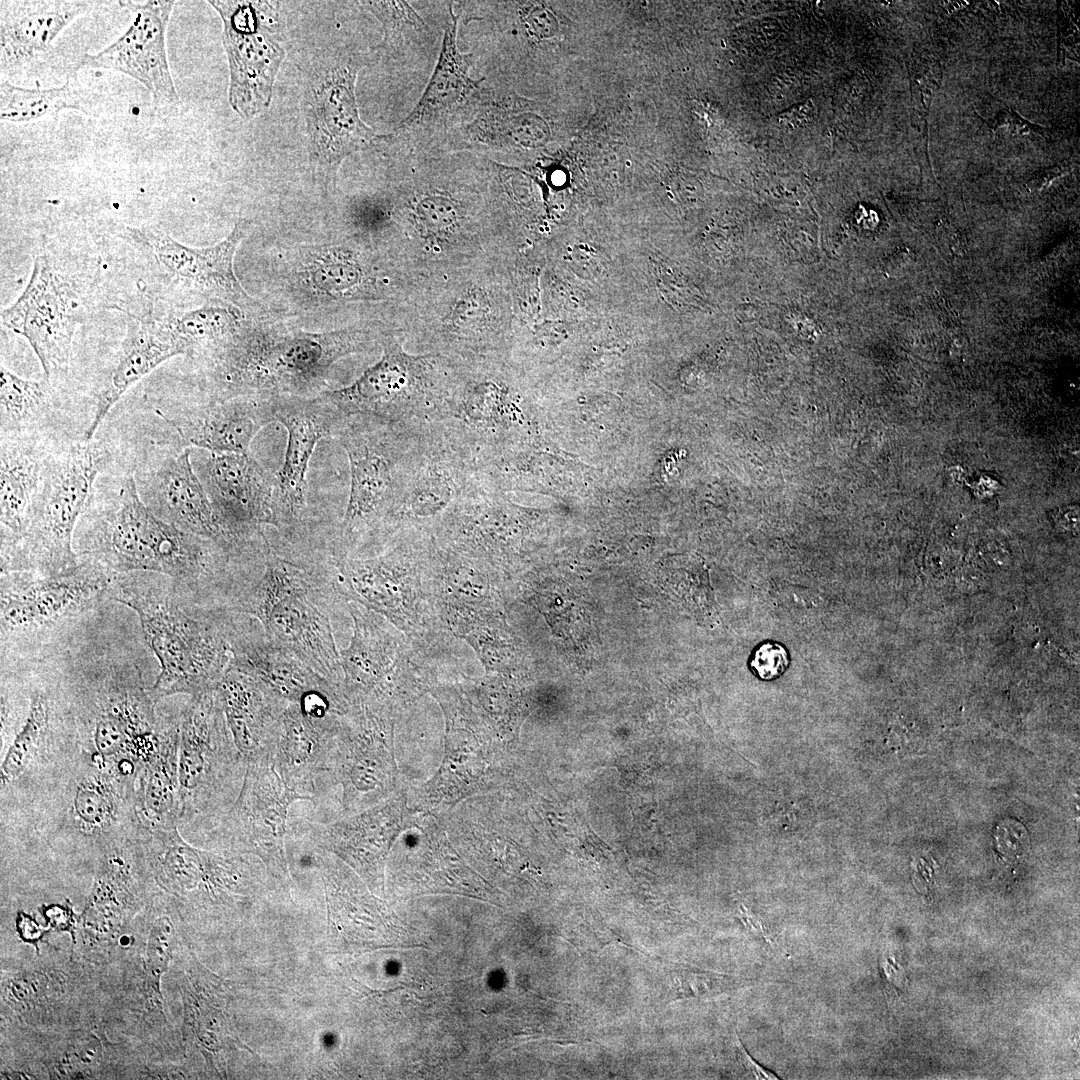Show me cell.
<instances>
[{"mask_svg": "<svg viewBox=\"0 0 1080 1080\" xmlns=\"http://www.w3.org/2000/svg\"><path fill=\"white\" fill-rule=\"evenodd\" d=\"M114 573L91 559L53 575L1 573L2 640L63 624L106 598Z\"/></svg>", "mask_w": 1080, "mask_h": 1080, "instance_id": "18", "label": "cell"}, {"mask_svg": "<svg viewBox=\"0 0 1080 1080\" xmlns=\"http://www.w3.org/2000/svg\"><path fill=\"white\" fill-rule=\"evenodd\" d=\"M193 465L217 513L246 552L272 524L274 475L248 452L207 451Z\"/></svg>", "mask_w": 1080, "mask_h": 1080, "instance_id": "24", "label": "cell"}, {"mask_svg": "<svg viewBox=\"0 0 1080 1080\" xmlns=\"http://www.w3.org/2000/svg\"><path fill=\"white\" fill-rule=\"evenodd\" d=\"M101 100L97 92L78 80L77 69L70 72L62 86L48 89L18 87L0 79V119L6 123L32 122L67 109L96 115Z\"/></svg>", "mask_w": 1080, "mask_h": 1080, "instance_id": "40", "label": "cell"}, {"mask_svg": "<svg viewBox=\"0 0 1080 1080\" xmlns=\"http://www.w3.org/2000/svg\"><path fill=\"white\" fill-rule=\"evenodd\" d=\"M308 268L312 286L331 296L351 290L360 283L362 277L361 268L356 261L333 250L314 255Z\"/></svg>", "mask_w": 1080, "mask_h": 1080, "instance_id": "44", "label": "cell"}, {"mask_svg": "<svg viewBox=\"0 0 1080 1080\" xmlns=\"http://www.w3.org/2000/svg\"><path fill=\"white\" fill-rule=\"evenodd\" d=\"M51 382L24 379L0 367L1 435L41 433L57 404Z\"/></svg>", "mask_w": 1080, "mask_h": 1080, "instance_id": "41", "label": "cell"}, {"mask_svg": "<svg viewBox=\"0 0 1080 1080\" xmlns=\"http://www.w3.org/2000/svg\"><path fill=\"white\" fill-rule=\"evenodd\" d=\"M238 614L231 636L230 666L255 678L287 703H301L307 697L323 694L332 699L338 714L346 711L341 687L272 640L257 619Z\"/></svg>", "mask_w": 1080, "mask_h": 1080, "instance_id": "30", "label": "cell"}, {"mask_svg": "<svg viewBox=\"0 0 1080 1080\" xmlns=\"http://www.w3.org/2000/svg\"><path fill=\"white\" fill-rule=\"evenodd\" d=\"M455 361L444 398L426 427L443 435L472 460L529 434L521 397L496 372L495 364Z\"/></svg>", "mask_w": 1080, "mask_h": 1080, "instance_id": "15", "label": "cell"}, {"mask_svg": "<svg viewBox=\"0 0 1080 1080\" xmlns=\"http://www.w3.org/2000/svg\"><path fill=\"white\" fill-rule=\"evenodd\" d=\"M185 447L136 479L139 494L160 519L221 546L234 560L241 549L212 504Z\"/></svg>", "mask_w": 1080, "mask_h": 1080, "instance_id": "27", "label": "cell"}, {"mask_svg": "<svg viewBox=\"0 0 1080 1080\" xmlns=\"http://www.w3.org/2000/svg\"><path fill=\"white\" fill-rule=\"evenodd\" d=\"M137 772L79 749L36 798L13 818L19 834L38 836L50 846H75L92 866L106 847L137 835Z\"/></svg>", "mask_w": 1080, "mask_h": 1080, "instance_id": "5", "label": "cell"}, {"mask_svg": "<svg viewBox=\"0 0 1080 1080\" xmlns=\"http://www.w3.org/2000/svg\"><path fill=\"white\" fill-rule=\"evenodd\" d=\"M347 604L332 555L267 542L232 602L265 633L330 683L341 687L340 651L331 615Z\"/></svg>", "mask_w": 1080, "mask_h": 1080, "instance_id": "1", "label": "cell"}, {"mask_svg": "<svg viewBox=\"0 0 1080 1080\" xmlns=\"http://www.w3.org/2000/svg\"><path fill=\"white\" fill-rule=\"evenodd\" d=\"M180 715L181 709L168 715L156 751L137 776L136 809L142 827L147 829L179 828Z\"/></svg>", "mask_w": 1080, "mask_h": 1080, "instance_id": "38", "label": "cell"}, {"mask_svg": "<svg viewBox=\"0 0 1080 1080\" xmlns=\"http://www.w3.org/2000/svg\"><path fill=\"white\" fill-rule=\"evenodd\" d=\"M369 342L353 331L231 339L204 356L209 399L316 397L333 364Z\"/></svg>", "mask_w": 1080, "mask_h": 1080, "instance_id": "7", "label": "cell"}, {"mask_svg": "<svg viewBox=\"0 0 1080 1080\" xmlns=\"http://www.w3.org/2000/svg\"><path fill=\"white\" fill-rule=\"evenodd\" d=\"M740 917H741L744 925L748 928V930L750 932H752L754 935L764 939V941H766L767 943H769L771 945L774 943L773 937H772L768 927L765 925V923L760 918H758L753 913L749 912L745 907H742Z\"/></svg>", "mask_w": 1080, "mask_h": 1080, "instance_id": "54", "label": "cell"}, {"mask_svg": "<svg viewBox=\"0 0 1080 1080\" xmlns=\"http://www.w3.org/2000/svg\"><path fill=\"white\" fill-rule=\"evenodd\" d=\"M273 398L239 396L173 413L156 410L180 447L215 453H247L256 434L274 421Z\"/></svg>", "mask_w": 1080, "mask_h": 1080, "instance_id": "33", "label": "cell"}, {"mask_svg": "<svg viewBox=\"0 0 1080 1080\" xmlns=\"http://www.w3.org/2000/svg\"><path fill=\"white\" fill-rule=\"evenodd\" d=\"M1071 165L1069 163H1060L1046 169L1043 173L1037 175L1030 181V185L1034 189H1041L1048 184L1051 180L1061 177L1071 171Z\"/></svg>", "mask_w": 1080, "mask_h": 1080, "instance_id": "55", "label": "cell"}, {"mask_svg": "<svg viewBox=\"0 0 1080 1080\" xmlns=\"http://www.w3.org/2000/svg\"><path fill=\"white\" fill-rule=\"evenodd\" d=\"M815 114L812 101H806L778 115V124L783 128H802L812 122Z\"/></svg>", "mask_w": 1080, "mask_h": 1080, "instance_id": "52", "label": "cell"}, {"mask_svg": "<svg viewBox=\"0 0 1080 1080\" xmlns=\"http://www.w3.org/2000/svg\"><path fill=\"white\" fill-rule=\"evenodd\" d=\"M417 225L428 234H447L458 221V208L443 195H429L420 199L414 209Z\"/></svg>", "mask_w": 1080, "mask_h": 1080, "instance_id": "46", "label": "cell"}, {"mask_svg": "<svg viewBox=\"0 0 1080 1080\" xmlns=\"http://www.w3.org/2000/svg\"><path fill=\"white\" fill-rule=\"evenodd\" d=\"M1 77L32 70L53 51L60 33L75 19L106 5L103 1L0 2Z\"/></svg>", "mask_w": 1080, "mask_h": 1080, "instance_id": "31", "label": "cell"}, {"mask_svg": "<svg viewBox=\"0 0 1080 1080\" xmlns=\"http://www.w3.org/2000/svg\"><path fill=\"white\" fill-rule=\"evenodd\" d=\"M450 17L438 62L418 103L401 123L403 127L430 121L453 110L480 85L470 76L471 54H463L457 45L458 16L450 8Z\"/></svg>", "mask_w": 1080, "mask_h": 1080, "instance_id": "39", "label": "cell"}, {"mask_svg": "<svg viewBox=\"0 0 1080 1080\" xmlns=\"http://www.w3.org/2000/svg\"><path fill=\"white\" fill-rule=\"evenodd\" d=\"M247 767L215 690L190 696L180 715L179 828L209 829L236 801Z\"/></svg>", "mask_w": 1080, "mask_h": 1080, "instance_id": "10", "label": "cell"}, {"mask_svg": "<svg viewBox=\"0 0 1080 1080\" xmlns=\"http://www.w3.org/2000/svg\"><path fill=\"white\" fill-rule=\"evenodd\" d=\"M334 438L348 458L350 489L332 553L373 555L399 531V511L421 449L423 429L351 415L342 416Z\"/></svg>", "mask_w": 1080, "mask_h": 1080, "instance_id": "4", "label": "cell"}, {"mask_svg": "<svg viewBox=\"0 0 1080 1080\" xmlns=\"http://www.w3.org/2000/svg\"><path fill=\"white\" fill-rule=\"evenodd\" d=\"M175 1H119L134 18L127 30L96 54H85L77 65L111 70L134 78L151 93L156 110L179 101L166 49V32Z\"/></svg>", "mask_w": 1080, "mask_h": 1080, "instance_id": "23", "label": "cell"}, {"mask_svg": "<svg viewBox=\"0 0 1080 1080\" xmlns=\"http://www.w3.org/2000/svg\"><path fill=\"white\" fill-rule=\"evenodd\" d=\"M246 223H236L219 243L205 247L186 246L167 233L152 228H131V237L146 244L159 269L174 281L204 294L237 303L246 298L233 270V259Z\"/></svg>", "mask_w": 1080, "mask_h": 1080, "instance_id": "32", "label": "cell"}, {"mask_svg": "<svg viewBox=\"0 0 1080 1080\" xmlns=\"http://www.w3.org/2000/svg\"><path fill=\"white\" fill-rule=\"evenodd\" d=\"M274 421L287 430L283 464L274 475L275 495L271 528L280 539L293 543H319L331 528L308 511L306 475L317 443L334 437L340 416L319 395L313 398L281 396L272 399Z\"/></svg>", "mask_w": 1080, "mask_h": 1080, "instance_id": "17", "label": "cell"}, {"mask_svg": "<svg viewBox=\"0 0 1080 1080\" xmlns=\"http://www.w3.org/2000/svg\"><path fill=\"white\" fill-rule=\"evenodd\" d=\"M454 361L411 355L394 338L383 355L352 384L319 396L339 415H367L418 428L433 420L446 392Z\"/></svg>", "mask_w": 1080, "mask_h": 1080, "instance_id": "13", "label": "cell"}, {"mask_svg": "<svg viewBox=\"0 0 1080 1080\" xmlns=\"http://www.w3.org/2000/svg\"><path fill=\"white\" fill-rule=\"evenodd\" d=\"M44 915L53 929L58 931H68L71 935L72 943L74 942L79 916L74 915L69 902L64 906L57 904L48 906L45 909Z\"/></svg>", "mask_w": 1080, "mask_h": 1080, "instance_id": "51", "label": "cell"}, {"mask_svg": "<svg viewBox=\"0 0 1080 1080\" xmlns=\"http://www.w3.org/2000/svg\"><path fill=\"white\" fill-rule=\"evenodd\" d=\"M75 311L69 284L46 254L36 256L25 289L1 311L3 327L27 340L49 382L68 368Z\"/></svg>", "mask_w": 1080, "mask_h": 1080, "instance_id": "22", "label": "cell"}, {"mask_svg": "<svg viewBox=\"0 0 1080 1080\" xmlns=\"http://www.w3.org/2000/svg\"><path fill=\"white\" fill-rule=\"evenodd\" d=\"M338 714L316 716L288 703L269 744L266 760L291 789L316 806L327 796Z\"/></svg>", "mask_w": 1080, "mask_h": 1080, "instance_id": "28", "label": "cell"}, {"mask_svg": "<svg viewBox=\"0 0 1080 1080\" xmlns=\"http://www.w3.org/2000/svg\"><path fill=\"white\" fill-rule=\"evenodd\" d=\"M176 904L174 897L159 889L102 971L107 1031L132 1043L151 1062H165L172 1048L161 982L177 943Z\"/></svg>", "mask_w": 1080, "mask_h": 1080, "instance_id": "6", "label": "cell"}, {"mask_svg": "<svg viewBox=\"0 0 1080 1080\" xmlns=\"http://www.w3.org/2000/svg\"><path fill=\"white\" fill-rule=\"evenodd\" d=\"M940 59L932 52L924 51L912 61L910 78L916 114L927 130V119L934 94L942 79Z\"/></svg>", "mask_w": 1080, "mask_h": 1080, "instance_id": "45", "label": "cell"}, {"mask_svg": "<svg viewBox=\"0 0 1080 1080\" xmlns=\"http://www.w3.org/2000/svg\"><path fill=\"white\" fill-rule=\"evenodd\" d=\"M187 355L166 319L141 318L129 325L115 362L100 386L83 440L94 439L105 417L122 396L166 360Z\"/></svg>", "mask_w": 1080, "mask_h": 1080, "instance_id": "35", "label": "cell"}, {"mask_svg": "<svg viewBox=\"0 0 1080 1080\" xmlns=\"http://www.w3.org/2000/svg\"><path fill=\"white\" fill-rule=\"evenodd\" d=\"M111 455L94 439L49 451L24 532L14 545L1 550V573L53 575L77 566L74 530Z\"/></svg>", "mask_w": 1080, "mask_h": 1080, "instance_id": "8", "label": "cell"}, {"mask_svg": "<svg viewBox=\"0 0 1080 1080\" xmlns=\"http://www.w3.org/2000/svg\"><path fill=\"white\" fill-rule=\"evenodd\" d=\"M17 922L22 939L38 942L44 937V930L29 915L19 913Z\"/></svg>", "mask_w": 1080, "mask_h": 1080, "instance_id": "56", "label": "cell"}, {"mask_svg": "<svg viewBox=\"0 0 1080 1080\" xmlns=\"http://www.w3.org/2000/svg\"><path fill=\"white\" fill-rule=\"evenodd\" d=\"M352 618L349 645L340 650L341 692L349 706L376 702L413 666V646L383 616L347 602Z\"/></svg>", "mask_w": 1080, "mask_h": 1080, "instance_id": "25", "label": "cell"}, {"mask_svg": "<svg viewBox=\"0 0 1080 1080\" xmlns=\"http://www.w3.org/2000/svg\"><path fill=\"white\" fill-rule=\"evenodd\" d=\"M473 460L433 429H423L420 452L399 511V530L433 531L457 501L475 488Z\"/></svg>", "mask_w": 1080, "mask_h": 1080, "instance_id": "29", "label": "cell"}, {"mask_svg": "<svg viewBox=\"0 0 1080 1080\" xmlns=\"http://www.w3.org/2000/svg\"><path fill=\"white\" fill-rule=\"evenodd\" d=\"M519 14L524 29L535 39H549L558 32L555 14L542 3L527 2L521 6Z\"/></svg>", "mask_w": 1080, "mask_h": 1080, "instance_id": "48", "label": "cell"}, {"mask_svg": "<svg viewBox=\"0 0 1080 1080\" xmlns=\"http://www.w3.org/2000/svg\"><path fill=\"white\" fill-rule=\"evenodd\" d=\"M789 664L786 649L778 643H764L750 661L753 672L763 680H773L784 673Z\"/></svg>", "mask_w": 1080, "mask_h": 1080, "instance_id": "49", "label": "cell"}, {"mask_svg": "<svg viewBox=\"0 0 1080 1080\" xmlns=\"http://www.w3.org/2000/svg\"><path fill=\"white\" fill-rule=\"evenodd\" d=\"M433 541L432 531L406 527L373 555L333 556L346 601L383 616L412 640L443 624L430 574Z\"/></svg>", "mask_w": 1080, "mask_h": 1080, "instance_id": "9", "label": "cell"}, {"mask_svg": "<svg viewBox=\"0 0 1080 1080\" xmlns=\"http://www.w3.org/2000/svg\"><path fill=\"white\" fill-rule=\"evenodd\" d=\"M99 648L65 659L56 679L79 749L142 768L159 745L168 714L158 713L136 659Z\"/></svg>", "mask_w": 1080, "mask_h": 1080, "instance_id": "2", "label": "cell"}, {"mask_svg": "<svg viewBox=\"0 0 1080 1080\" xmlns=\"http://www.w3.org/2000/svg\"><path fill=\"white\" fill-rule=\"evenodd\" d=\"M141 839L156 885L177 901L215 903L243 885L242 858L197 848L178 827H143Z\"/></svg>", "mask_w": 1080, "mask_h": 1080, "instance_id": "26", "label": "cell"}, {"mask_svg": "<svg viewBox=\"0 0 1080 1080\" xmlns=\"http://www.w3.org/2000/svg\"><path fill=\"white\" fill-rule=\"evenodd\" d=\"M239 315L228 304H207L166 321L187 355L204 354L232 339Z\"/></svg>", "mask_w": 1080, "mask_h": 1080, "instance_id": "42", "label": "cell"}, {"mask_svg": "<svg viewBox=\"0 0 1080 1080\" xmlns=\"http://www.w3.org/2000/svg\"><path fill=\"white\" fill-rule=\"evenodd\" d=\"M366 6L382 22L384 43L396 40L403 32L421 28L424 23L413 8L402 1L366 2Z\"/></svg>", "mask_w": 1080, "mask_h": 1080, "instance_id": "47", "label": "cell"}, {"mask_svg": "<svg viewBox=\"0 0 1080 1080\" xmlns=\"http://www.w3.org/2000/svg\"><path fill=\"white\" fill-rule=\"evenodd\" d=\"M151 1062L104 1023L40 1030L1 1022V1079H144Z\"/></svg>", "mask_w": 1080, "mask_h": 1080, "instance_id": "12", "label": "cell"}, {"mask_svg": "<svg viewBox=\"0 0 1080 1080\" xmlns=\"http://www.w3.org/2000/svg\"><path fill=\"white\" fill-rule=\"evenodd\" d=\"M41 438V433L1 436V550L14 545L24 532L51 450Z\"/></svg>", "mask_w": 1080, "mask_h": 1080, "instance_id": "37", "label": "cell"}, {"mask_svg": "<svg viewBox=\"0 0 1080 1080\" xmlns=\"http://www.w3.org/2000/svg\"><path fill=\"white\" fill-rule=\"evenodd\" d=\"M356 75V68L348 65L331 69L313 93L312 157L329 175L336 173L344 158L378 137L360 118Z\"/></svg>", "mask_w": 1080, "mask_h": 1080, "instance_id": "34", "label": "cell"}, {"mask_svg": "<svg viewBox=\"0 0 1080 1080\" xmlns=\"http://www.w3.org/2000/svg\"><path fill=\"white\" fill-rule=\"evenodd\" d=\"M472 127L478 139L493 145L534 148L544 145L550 135L547 122L539 115L495 106L480 115Z\"/></svg>", "mask_w": 1080, "mask_h": 1080, "instance_id": "43", "label": "cell"}, {"mask_svg": "<svg viewBox=\"0 0 1080 1080\" xmlns=\"http://www.w3.org/2000/svg\"><path fill=\"white\" fill-rule=\"evenodd\" d=\"M93 871L91 891L78 917L71 947L77 957L104 970L120 939L159 888L148 864L141 831L102 850L94 860Z\"/></svg>", "mask_w": 1080, "mask_h": 1080, "instance_id": "14", "label": "cell"}, {"mask_svg": "<svg viewBox=\"0 0 1080 1080\" xmlns=\"http://www.w3.org/2000/svg\"><path fill=\"white\" fill-rule=\"evenodd\" d=\"M990 125L995 130L1004 128L1007 132L1019 136L1028 135L1030 133L1042 134V132L1045 131L1043 127L1022 118L1005 104H1003V107L997 112Z\"/></svg>", "mask_w": 1080, "mask_h": 1080, "instance_id": "50", "label": "cell"}, {"mask_svg": "<svg viewBox=\"0 0 1080 1080\" xmlns=\"http://www.w3.org/2000/svg\"><path fill=\"white\" fill-rule=\"evenodd\" d=\"M103 973L77 957L72 947L40 948L34 959L2 968L1 1022L40 1030L103 1023Z\"/></svg>", "mask_w": 1080, "mask_h": 1080, "instance_id": "11", "label": "cell"}, {"mask_svg": "<svg viewBox=\"0 0 1080 1080\" xmlns=\"http://www.w3.org/2000/svg\"><path fill=\"white\" fill-rule=\"evenodd\" d=\"M738 1057L743 1067L753 1075L755 1079L763 1080H776L779 1077L772 1071L759 1065L753 1058L747 1053L742 1044L738 1041Z\"/></svg>", "mask_w": 1080, "mask_h": 1080, "instance_id": "53", "label": "cell"}, {"mask_svg": "<svg viewBox=\"0 0 1080 1080\" xmlns=\"http://www.w3.org/2000/svg\"><path fill=\"white\" fill-rule=\"evenodd\" d=\"M215 692L238 750L248 763L266 760L269 744L288 703L230 665Z\"/></svg>", "mask_w": 1080, "mask_h": 1080, "instance_id": "36", "label": "cell"}, {"mask_svg": "<svg viewBox=\"0 0 1080 1080\" xmlns=\"http://www.w3.org/2000/svg\"><path fill=\"white\" fill-rule=\"evenodd\" d=\"M92 534L85 558L112 573L166 575L180 539L179 528L157 517L144 503L133 473L122 479L112 506Z\"/></svg>", "mask_w": 1080, "mask_h": 1080, "instance_id": "20", "label": "cell"}, {"mask_svg": "<svg viewBox=\"0 0 1080 1080\" xmlns=\"http://www.w3.org/2000/svg\"><path fill=\"white\" fill-rule=\"evenodd\" d=\"M223 21L222 42L229 70V102L249 119L271 101L285 51L279 43L276 13L267 2L209 1Z\"/></svg>", "mask_w": 1080, "mask_h": 1080, "instance_id": "19", "label": "cell"}, {"mask_svg": "<svg viewBox=\"0 0 1080 1080\" xmlns=\"http://www.w3.org/2000/svg\"><path fill=\"white\" fill-rule=\"evenodd\" d=\"M29 690L27 715L1 763V817L28 806L79 751L56 680Z\"/></svg>", "mask_w": 1080, "mask_h": 1080, "instance_id": "16", "label": "cell"}, {"mask_svg": "<svg viewBox=\"0 0 1080 1080\" xmlns=\"http://www.w3.org/2000/svg\"><path fill=\"white\" fill-rule=\"evenodd\" d=\"M106 598L129 607L139 618L143 639L159 663L150 685L157 702L215 690L231 663L238 612L189 599L172 584H147L136 572L114 573Z\"/></svg>", "mask_w": 1080, "mask_h": 1080, "instance_id": "3", "label": "cell"}, {"mask_svg": "<svg viewBox=\"0 0 1080 1080\" xmlns=\"http://www.w3.org/2000/svg\"><path fill=\"white\" fill-rule=\"evenodd\" d=\"M295 801L306 799L289 788L266 760L248 763L232 807L200 834L230 851L256 854L272 871L284 873L285 838Z\"/></svg>", "mask_w": 1080, "mask_h": 1080, "instance_id": "21", "label": "cell"}]
</instances>
